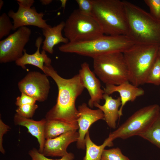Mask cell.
<instances>
[{
    "label": "cell",
    "mask_w": 160,
    "mask_h": 160,
    "mask_svg": "<svg viewBox=\"0 0 160 160\" xmlns=\"http://www.w3.org/2000/svg\"><path fill=\"white\" fill-rule=\"evenodd\" d=\"M65 26V22L62 21L54 27L42 29L45 39L42 42L43 50L50 54L54 52L53 48L56 45L60 43L66 44L69 42L68 40L62 34V31Z\"/></svg>",
    "instance_id": "cell-19"
},
{
    "label": "cell",
    "mask_w": 160,
    "mask_h": 160,
    "mask_svg": "<svg viewBox=\"0 0 160 160\" xmlns=\"http://www.w3.org/2000/svg\"><path fill=\"white\" fill-rule=\"evenodd\" d=\"M103 90L104 93L109 95L116 92L119 94L121 101L119 111L120 118L123 115V109L126 104L129 101H134L137 97L143 95L145 93L142 88L130 83L129 82L118 85H105Z\"/></svg>",
    "instance_id": "cell-15"
},
{
    "label": "cell",
    "mask_w": 160,
    "mask_h": 160,
    "mask_svg": "<svg viewBox=\"0 0 160 160\" xmlns=\"http://www.w3.org/2000/svg\"><path fill=\"white\" fill-rule=\"evenodd\" d=\"M17 3L27 8H31L35 2L33 0H17Z\"/></svg>",
    "instance_id": "cell-32"
},
{
    "label": "cell",
    "mask_w": 160,
    "mask_h": 160,
    "mask_svg": "<svg viewBox=\"0 0 160 160\" xmlns=\"http://www.w3.org/2000/svg\"><path fill=\"white\" fill-rule=\"evenodd\" d=\"M93 72L105 85H118L129 82L123 53L115 52L92 58Z\"/></svg>",
    "instance_id": "cell-6"
},
{
    "label": "cell",
    "mask_w": 160,
    "mask_h": 160,
    "mask_svg": "<svg viewBox=\"0 0 160 160\" xmlns=\"http://www.w3.org/2000/svg\"><path fill=\"white\" fill-rule=\"evenodd\" d=\"M86 154L83 160H101L103 152L107 146H110L113 143L106 139L101 145H98L91 140L88 131L85 137Z\"/></svg>",
    "instance_id": "cell-21"
},
{
    "label": "cell",
    "mask_w": 160,
    "mask_h": 160,
    "mask_svg": "<svg viewBox=\"0 0 160 160\" xmlns=\"http://www.w3.org/2000/svg\"><path fill=\"white\" fill-rule=\"evenodd\" d=\"M64 35L69 42L85 41L104 34L100 24L92 15L74 10L65 22Z\"/></svg>",
    "instance_id": "cell-8"
},
{
    "label": "cell",
    "mask_w": 160,
    "mask_h": 160,
    "mask_svg": "<svg viewBox=\"0 0 160 160\" xmlns=\"http://www.w3.org/2000/svg\"><path fill=\"white\" fill-rule=\"evenodd\" d=\"M43 72L53 79L58 89L56 103L47 112L45 119L70 123L77 122L79 115L76 101L84 88L79 74L70 79L64 78L51 65H44Z\"/></svg>",
    "instance_id": "cell-1"
},
{
    "label": "cell",
    "mask_w": 160,
    "mask_h": 160,
    "mask_svg": "<svg viewBox=\"0 0 160 160\" xmlns=\"http://www.w3.org/2000/svg\"><path fill=\"white\" fill-rule=\"evenodd\" d=\"M79 137L78 132L74 130L54 138L46 139L42 154L46 156L63 157L68 153L67 151L68 146L77 142Z\"/></svg>",
    "instance_id": "cell-14"
},
{
    "label": "cell",
    "mask_w": 160,
    "mask_h": 160,
    "mask_svg": "<svg viewBox=\"0 0 160 160\" xmlns=\"http://www.w3.org/2000/svg\"><path fill=\"white\" fill-rule=\"evenodd\" d=\"M13 28L9 17L5 13L2 14L0 16V39L9 35Z\"/></svg>",
    "instance_id": "cell-25"
},
{
    "label": "cell",
    "mask_w": 160,
    "mask_h": 160,
    "mask_svg": "<svg viewBox=\"0 0 160 160\" xmlns=\"http://www.w3.org/2000/svg\"><path fill=\"white\" fill-rule=\"evenodd\" d=\"M101 160H130L129 158L122 153L119 148L108 149H104Z\"/></svg>",
    "instance_id": "cell-24"
},
{
    "label": "cell",
    "mask_w": 160,
    "mask_h": 160,
    "mask_svg": "<svg viewBox=\"0 0 160 160\" xmlns=\"http://www.w3.org/2000/svg\"><path fill=\"white\" fill-rule=\"evenodd\" d=\"M62 3V6L64 8L65 7L67 0H60Z\"/></svg>",
    "instance_id": "cell-34"
},
{
    "label": "cell",
    "mask_w": 160,
    "mask_h": 160,
    "mask_svg": "<svg viewBox=\"0 0 160 160\" xmlns=\"http://www.w3.org/2000/svg\"><path fill=\"white\" fill-rule=\"evenodd\" d=\"M135 44L127 35L103 34L88 41L63 44L58 49L63 52L75 53L92 58L108 53H123Z\"/></svg>",
    "instance_id": "cell-3"
},
{
    "label": "cell",
    "mask_w": 160,
    "mask_h": 160,
    "mask_svg": "<svg viewBox=\"0 0 160 160\" xmlns=\"http://www.w3.org/2000/svg\"><path fill=\"white\" fill-rule=\"evenodd\" d=\"M160 112L157 104L144 107L131 115L106 138L110 142L120 138L126 139L138 135L147 129L153 123Z\"/></svg>",
    "instance_id": "cell-7"
},
{
    "label": "cell",
    "mask_w": 160,
    "mask_h": 160,
    "mask_svg": "<svg viewBox=\"0 0 160 160\" xmlns=\"http://www.w3.org/2000/svg\"><path fill=\"white\" fill-rule=\"evenodd\" d=\"M103 98L105 100L103 105L97 103L94 106L102 111L104 115V120L108 126L110 128L115 129L116 127V122L118 118H120L119 111L121 105L120 97H119L114 99L110 95L104 93Z\"/></svg>",
    "instance_id": "cell-18"
},
{
    "label": "cell",
    "mask_w": 160,
    "mask_h": 160,
    "mask_svg": "<svg viewBox=\"0 0 160 160\" xmlns=\"http://www.w3.org/2000/svg\"><path fill=\"white\" fill-rule=\"evenodd\" d=\"M38 107V105L36 104L18 106L16 110V114L21 116L30 119L33 116Z\"/></svg>",
    "instance_id": "cell-26"
},
{
    "label": "cell",
    "mask_w": 160,
    "mask_h": 160,
    "mask_svg": "<svg viewBox=\"0 0 160 160\" xmlns=\"http://www.w3.org/2000/svg\"><path fill=\"white\" fill-rule=\"evenodd\" d=\"M52 1V0H41L40 2L43 5H46L51 3Z\"/></svg>",
    "instance_id": "cell-33"
},
{
    "label": "cell",
    "mask_w": 160,
    "mask_h": 160,
    "mask_svg": "<svg viewBox=\"0 0 160 160\" xmlns=\"http://www.w3.org/2000/svg\"><path fill=\"white\" fill-rule=\"evenodd\" d=\"M13 120L15 125L26 127L28 132L37 139L39 145L38 151L42 154L46 140L44 130L47 119L44 118L39 121H35L21 116L16 113Z\"/></svg>",
    "instance_id": "cell-17"
},
{
    "label": "cell",
    "mask_w": 160,
    "mask_h": 160,
    "mask_svg": "<svg viewBox=\"0 0 160 160\" xmlns=\"http://www.w3.org/2000/svg\"><path fill=\"white\" fill-rule=\"evenodd\" d=\"M78 110L79 115L77 121L79 137L77 141V146L79 149H84L86 148L85 137L89 127L98 120H104V115L100 109H92L85 103L79 105Z\"/></svg>",
    "instance_id": "cell-12"
},
{
    "label": "cell",
    "mask_w": 160,
    "mask_h": 160,
    "mask_svg": "<svg viewBox=\"0 0 160 160\" xmlns=\"http://www.w3.org/2000/svg\"><path fill=\"white\" fill-rule=\"evenodd\" d=\"M77 122L70 123L55 120H47L44 135L46 139L54 138L70 131L79 129Z\"/></svg>",
    "instance_id": "cell-20"
},
{
    "label": "cell",
    "mask_w": 160,
    "mask_h": 160,
    "mask_svg": "<svg viewBox=\"0 0 160 160\" xmlns=\"http://www.w3.org/2000/svg\"><path fill=\"white\" fill-rule=\"evenodd\" d=\"M158 56L160 57V45H159V47L158 52Z\"/></svg>",
    "instance_id": "cell-36"
},
{
    "label": "cell",
    "mask_w": 160,
    "mask_h": 160,
    "mask_svg": "<svg viewBox=\"0 0 160 160\" xmlns=\"http://www.w3.org/2000/svg\"><path fill=\"white\" fill-rule=\"evenodd\" d=\"M9 127L5 124L0 119V151L3 154L5 153V151L3 146V137L4 135L9 130Z\"/></svg>",
    "instance_id": "cell-31"
},
{
    "label": "cell",
    "mask_w": 160,
    "mask_h": 160,
    "mask_svg": "<svg viewBox=\"0 0 160 160\" xmlns=\"http://www.w3.org/2000/svg\"></svg>",
    "instance_id": "cell-37"
},
{
    "label": "cell",
    "mask_w": 160,
    "mask_h": 160,
    "mask_svg": "<svg viewBox=\"0 0 160 160\" xmlns=\"http://www.w3.org/2000/svg\"><path fill=\"white\" fill-rule=\"evenodd\" d=\"M36 101L33 98L21 93V95L17 97L15 104L18 107L26 104H35Z\"/></svg>",
    "instance_id": "cell-30"
},
{
    "label": "cell",
    "mask_w": 160,
    "mask_h": 160,
    "mask_svg": "<svg viewBox=\"0 0 160 160\" xmlns=\"http://www.w3.org/2000/svg\"><path fill=\"white\" fill-rule=\"evenodd\" d=\"M80 12L83 14L92 15L93 4L92 0H76Z\"/></svg>",
    "instance_id": "cell-29"
},
{
    "label": "cell",
    "mask_w": 160,
    "mask_h": 160,
    "mask_svg": "<svg viewBox=\"0 0 160 160\" xmlns=\"http://www.w3.org/2000/svg\"><path fill=\"white\" fill-rule=\"evenodd\" d=\"M138 136L160 149V112L152 125Z\"/></svg>",
    "instance_id": "cell-22"
},
{
    "label": "cell",
    "mask_w": 160,
    "mask_h": 160,
    "mask_svg": "<svg viewBox=\"0 0 160 160\" xmlns=\"http://www.w3.org/2000/svg\"><path fill=\"white\" fill-rule=\"evenodd\" d=\"M92 1V16L100 24L104 34L127 36L128 25L122 1Z\"/></svg>",
    "instance_id": "cell-4"
},
{
    "label": "cell",
    "mask_w": 160,
    "mask_h": 160,
    "mask_svg": "<svg viewBox=\"0 0 160 160\" xmlns=\"http://www.w3.org/2000/svg\"><path fill=\"white\" fill-rule=\"evenodd\" d=\"M122 1L128 25L127 36L135 43L160 45V20L134 4Z\"/></svg>",
    "instance_id": "cell-2"
},
{
    "label": "cell",
    "mask_w": 160,
    "mask_h": 160,
    "mask_svg": "<svg viewBox=\"0 0 160 160\" xmlns=\"http://www.w3.org/2000/svg\"><path fill=\"white\" fill-rule=\"evenodd\" d=\"M149 7L150 14L155 19L160 20V0H145Z\"/></svg>",
    "instance_id": "cell-28"
},
{
    "label": "cell",
    "mask_w": 160,
    "mask_h": 160,
    "mask_svg": "<svg viewBox=\"0 0 160 160\" xmlns=\"http://www.w3.org/2000/svg\"><path fill=\"white\" fill-rule=\"evenodd\" d=\"M19 7L15 12L10 10L7 15L13 20V30L27 25H32L42 29L50 27L46 23V21L43 19L44 14L38 13L35 7L27 8L23 7L17 3Z\"/></svg>",
    "instance_id": "cell-11"
},
{
    "label": "cell",
    "mask_w": 160,
    "mask_h": 160,
    "mask_svg": "<svg viewBox=\"0 0 160 160\" xmlns=\"http://www.w3.org/2000/svg\"><path fill=\"white\" fill-rule=\"evenodd\" d=\"M28 154L32 159V160H73L74 158L73 154L71 153H68L58 159H54L48 158L39 152L37 149L33 148L30 150Z\"/></svg>",
    "instance_id": "cell-27"
},
{
    "label": "cell",
    "mask_w": 160,
    "mask_h": 160,
    "mask_svg": "<svg viewBox=\"0 0 160 160\" xmlns=\"http://www.w3.org/2000/svg\"><path fill=\"white\" fill-rule=\"evenodd\" d=\"M43 40L42 36H40L37 38L35 43L37 49L36 52L32 54L27 53L25 49L23 56L15 61L16 65L21 67L23 69H26V65H31L38 67L43 72L44 65H51V60L46 54V52L43 50L41 52H40Z\"/></svg>",
    "instance_id": "cell-16"
},
{
    "label": "cell",
    "mask_w": 160,
    "mask_h": 160,
    "mask_svg": "<svg viewBox=\"0 0 160 160\" xmlns=\"http://www.w3.org/2000/svg\"><path fill=\"white\" fill-rule=\"evenodd\" d=\"M31 30L26 26L19 28L13 33L0 41V63L16 61L24 54V47L28 42Z\"/></svg>",
    "instance_id": "cell-9"
},
{
    "label": "cell",
    "mask_w": 160,
    "mask_h": 160,
    "mask_svg": "<svg viewBox=\"0 0 160 160\" xmlns=\"http://www.w3.org/2000/svg\"><path fill=\"white\" fill-rule=\"evenodd\" d=\"M145 83L160 85V57L158 55L148 73Z\"/></svg>",
    "instance_id": "cell-23"
},
{
    "label": "cell",
    "mask_w": 160,
    "mask_h": 160,
    "mask_svg": "<svg viewBox=\"0 0 160 160\" xmlns=\"http://www.w3.org/2000/svg\"><path fill=\"white\" fill-rule=\"evenodd\" d=\"M159 46L135 43L123 52L131 84L139 87L145 83L148 73L157 56Z\"/></svg>",
    "instance_id": "cell-5"
},
{
    "label": "cell",
    "mask_w": 160,
    "mask_h": 160,
    "mask_svg": "<svg viewBox=\"0 0 160 160\" xmlns=\"http://www.w3.org/2000/svg\"><path fill=\"white\" fill-rule=\"evenodd\" d=\"M78 74L84 88L87 89L90 96L88 106L92 108L96 104H99L100 100L103 99L104 90L101 88L100 80L91 71L87 62L81 64Z\"/></svg>",
    "instance_id": "cell-13"
},
{
    "label": "cell",
    "mask_w": 160,
    "mask_h": 160,
    "mask_svg": "<svg viewBox=\"0 0 160 160\" xmlns=\"http://www.w3.org/2000/svg\"><path fill=\"white\" fill-rule=\"evenodd\" d=\"M45 74L37 71L28 72L18 83L21 93L42 102L47 98L50 88L49 81Z\"/></svg>",
    "instance_id": "cell-10"
},
{
    "label": "cell",
    "mask_w": 160,
    "mask_h": 160,
    "mask_svg": "<svg viewBox=\"0 0 160 160\" xmlns=\"http://www.w3.org/2000/svg\"><path fill=\"white\" fill-rule=\"evenodd\" d=\"M4 4V1L2 0L0 1V10L2 8Z\"/></svg>",
    "instance_id": "cell-35"
}]
</instances>
